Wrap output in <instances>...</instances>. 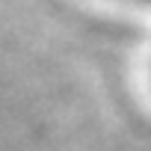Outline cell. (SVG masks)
Masks as SVG:
<instances>
[{
  "instance_id": "6da1fadb",
  "label": "cell",
  "mask_w": 151,
  "mask_h": 151,
  "mask_svg": "<svg viewBox=\"0 0 151 151\" xmlns=\"http://www.w3.org/2000/svg\"><path fill=\"white\" fill-rule=\"evenodd\" d=\"M148 3H151V0H148Z\"/></svg>"
}]
</instances>
